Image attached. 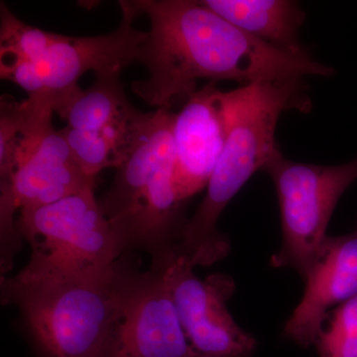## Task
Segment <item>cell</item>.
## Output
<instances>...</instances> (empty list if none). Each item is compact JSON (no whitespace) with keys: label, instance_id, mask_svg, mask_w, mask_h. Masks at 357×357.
<instances>
[{"label":"cell","instance_id":"6da1fadb","mask_svg":"<svg viewBox=\"0 0 357 357\" xmlns=\"http://www.w3.org/2000/svg\"><path fill=\"white\" fill-rule=\"evenodd\" d=\"M150 20L136 62L148 77L131 91L155 110H170L196 93L199 79L243 86L304 76L332 77L307 50L290 51L256 39L223 20L201 1L133 0Z\"/></svg>","mask_w":357,"mask_h":357},{"label":"cell","instance_id":"7a4b0ae2","mask_svg":"<svg viewBox=\"0 0 357 357\" xmlns=\"http://www.w3.org/2000/svg\"><path fill=\"white\" fill-rule=\"evenodd\" d=\"M312 105L301 79L268 82L236 89L229 136L203 202L188 222L175 255L192 267L210 266L230 250L218 222L239 190L256 171L280 151L276 128L286 110L307 112Z\"/></svg>","mask_w":357,"mask_h":357},{"label":"cell","instance_id":"3957f363","mask_svg":"<svg viewBox=\"0 0 357 357\" xmlns=\"http://www.w3.org/2000/svg\"><path fill=\"white\" fill-rule=\"evenodd\" d=\"M175 116L138 112L126 158L100 201L126 251L149 252L153 262L175 252L189 222L174 184Z\"/></svg>","mask_w":357,"mask_h":357},{"label":"cell","instance_id":"277c9868","mask_svg":"<svg viewBox=\"0 0 357 357\" xmlns=\"http://www.w3.org/2000/svg\"><path fill=\"white\" fill-rule=\"evenodd\" d=\"M134 274L77 281L22 282L1 277V297L20 311L36 357H102Z\"/></svg>","mask_w":357,"mask_h":357},{"label":"cell","instance_id":"5b68a950","mask_svg":"<svg viewBox=\"0 0 357 357\" xmlns=\"http://www.w3.org/2000/svg\"><path fill=\"white\" fill-rule=\"evenodd\" d=\"M93 191L95 188H89L18 215V234L29 243L32 252L28 264L14 278L91 280L119 269V257L126 249Z\"/></svg>","mask_w":357,"mask_h":357},{"label":"cell","instance_id":"8992f818","mask_svg":"<svg viewBox=\"0 0 357 357\" xmlns=\"http://www.w3.org/2000/svg\"><path fill=\"white\" fill-rule=\"evenodd\" d=\"M273 181L282 225V246L274 267H290L303 278L316 261L335 206L357 180V159L342 165H314L285 158L280 151L264 167Z\"/></svg>","mask_w":357,"mask_h":357},{"label":"cell","instance_id":"52a82bcc","mask_svg":"<svg viewBox=\"0 0 357 357\" xmlns=\"http://www.w3.org/2000/svg\"><path fill=\"white\" fill-rule=\"evenodd\" d=\"M102 357H199L185 335L161 265L134 272Z\"/></svg>","mask_w":357,"mask_h":357},{"label":"cell","instance_id":"ba28073f","mask_svg":"<svg viewBox=\"0 0 357 357\" xmlns=\"http://www.w3.org/2000/svg\"><path fill=\"white\" fill-rule=\"evenodd\" d=\"M152 265L164 268L185 335L199 357H252L257 342L237 325L227 309L236 285L213 274L201 280L194 268L175 255Z\"/></svg>","mask_w":357,"mask_h":357},{"label":"cell","instance_id":"9c48e42d","mask_svg":"<svg viewBox=\"0 0 357 357\" xmlns=\"http://www.w3.org/2000/svg\"><path fill=\"white\" fill-rule=\"evenodd\" d=\"M95 181L82 172L62 130L52 128L10 182L0 188L1 271L6 273L10 269L20 248L16 218L20 213L95 188Z\"/></svg>","mask_w":357,"mask_h":357},{"label":"cell","instance_id":"30bf717a","mask_svg":"<svg viewBox=\"0 0 357 357\" xmlns=\"http://www.w3.org/2000/svg\"><path fill=\"white\" fill-rule=\"evenodd\" d=\"M236 98V89L222 91L210 82L176 114L174 184L182 203L208 187L229 136Z\"/></svg>","mask_w":357,"mask_h":357},{"label":"cell","instance_id":"8fae6325","mask_svg":"<svg viewBox=\"0 0 357 357\" xmlns=\"http://www.w3.org/2000/svg\"><path fill=\"white\" fill-rule=\"evenodd\" d=\"M119 6L121 22L114 31L91 37L62 35L38 62H32L41 82V93H49L55 98L79 86L77 82L89 70L95 74L121 72L136 62L138 49L147 32L134 28V20L139 13L133 0H121Z\"/></svg>","mask_w":357,"mask_h":357},{"label":"cell","instance_id":"7c38bea8","mask_svg":"<svg viewBox=\"0 0 357 357\" xmlns=\"http://www.w3.org/2000/svg\"><path fill=\"white\" fill-rule=\"evenodd\" d=\"M305 281L304 296L284 335L309 347L323 331L328 310L357 295V229L345 236H326Z\"/></svg>","mask_w":357,"mask_h":357},{"label":"cell","instance_id":"4fadbf2b","mask_svg":"<svg viewBox=\"0 0 357 357\" xmlns=\"http://www.w3.org/2000/svg\"><path fill=\"white\" fill-rule=\"evenodd\" d=\"M54 96L49 93L28 96L18 102L2 95L0 100V182H10L46 134L54 128Z\"/></svg>","mask_w":357,"mask_h":357},{"label":"cell","instance_id":"5bb4252c","mask_svg":"<svg viewBox=\"0 0 357 357\" xmlns=\"http://www.w3.org/2000/svg\"><path fill=\"white\" fill-rule=\"evenodd\" d=\"M210 10L245 32L279 48L304 50L299 31L306 13L290 0H204Z\"/></svg>","mask_w":357,"mask_h":357},{"label":"cell","instance_id":"9a60e30c","mask_svg":"<svg viewBox=\"0 0 357 357\" xmlns=\"http://www.w3.org/2000/svg\"><path fill=\"white\" fill-rule=\"evenodd\" d=\"M107 70L96 73L89 89L77 86L54 100V112L70 128L102 130L128 121L137 109L129 102L119 75Z\"/></svg>","mask_w":357,"mask_h":357},{"label":"cell","instance_id":"2e32d148","mask_svg":"<svg viewBox=\"0 0 357 357\" xmlns=\"http://www.w3.org/2000/svg\"><path fill=\"white\" fill-rule=\"evenodd\" d=\"M137 112L136 109L128 121L102 130H84L69 126L61 129L73 157L86 177L96 180V175L105 169H116L121 165L132 138Z\"/></svg>","mask_w":357,"mask_h":357},{"label":"cell","instance_id":"e0dca14e","mask_svg":"<svg viewBox=\"0 0 357 357\" xmlns=\"http://www.w3.org/2000/svg\"><path fill=\"white\" fill-rule=\"evenodd\" d=\"M61 36L26 24L4 2L0 4V59L38 62Z\"/></svg>","mask_w":357,"mask_h":357},{"label":"cell","instance_id":"ac0fdd59","mask_svg":"<svg viewBox=\"0 0 357 357\" xmlns=\"http://www.w3.org/2000/svg\"><path fill=\"white\" fill-rule=\"evenodd\" d=\"M319 357H357V337L321 331L316 344Z\"/></svg>","mask_w":357,"mask_h":357},{"label":"cell","instance_id":"d6986e66","mask_svg":"<svg viewBox=\"0 0 357 357\" xmlns=\"http://www.w3.org/2000/svg\"><path fill=\"white\" fill-rule=\"evenodd\" d=\"M328 330L357 337V295L345 301L335 310Z\"/></svg>","mask_w":357,"mask_h":357}]
</instances>
